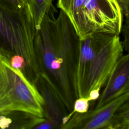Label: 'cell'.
Returning a JSON list of instances; mask_svg holds the SVG:
<instances>
[{
    "instance_id": "1",
    "label": "cell",
    "mask_w": 129,
    "mask_h": 129,
    "mask_svg": "<svg viewBox=\"0 0 129 129\" xmlns=\"http://www.w3.org/2000/svg\"><path fill=\"white\" fill-rule=\"evenodd\" d=\"M52 5L36 29L34 52L40 75L71 113L78 98L76 79L81 40L66 14L60 10L55 17Z\"/></svg>"
},
{
    "instance_id": "2",
    "label": "cell",
    "mask_w": 129,
    "mask_h": 129,
    "mask_svg": "<svg viewBox=\"0 0 129 129\" xmlns=\"http://www.w3.org/2000/svg\"><path fill=\"white\" fill-rule=\"evenodd\" d=\"M36 29L28 4L17 8L0 0V53L7 58L13 55L24 59L28 79L35 85L40 72L34 49Z\"/></svg>"
},
{
    "instance_id": "3",
    "label": "cell",
    "mask_w": 129,
    "mask_h": 129,
    "mask_svg": "<svg viewBox=\"0 0 129 129\" xmlns=\"http://www.w3.org/2000/svg\"><path fill=\"white\" fill-rule=\"evenodd\" d=\"M43 105L35 85L0 53V112L19 111L45 118Z\"/></svg>"
},
{
    "instance_id": "4",
    "label": "cell",
    "mask_w": 129,
    "mask_h": 129,
    "mask_svg": "<svg viewBox=\"0 0 129 129\" xmlns=\"http://www.w3.org/2000/svg\"><path fill=\"white\" fill-rule=\"evenodd\" d=\"M123 50L119 35H113L94 58L80 98H87L89 93L93 90L100 91L123 55Z\"/></svg>"
},
{
    "instance_id": "5",
    "label": "cell",
    "mask_w": 129,
    "mask_h": 129,
    "mask_svg": "<svg viewBox=\"0 0 129 129\" xmlns=\"http://www.w3.org/2000/svg\"><path fill=\"white\" fill-rule=\"evenodd\" d=\"M128 98L127 93L102 107L90 108L84 113L74 112L60 129H101L111 125L116 110Z\"/></svg>"
},
{
    "instance_id": "6",
    "label": "cell",
    "mask_w": 129,
    "mask_h": 129,
    "mask_svg": "<svg viewBox=\"0 0 129 129\" xmlns=\"http://www.w3.org/2000/svg\"><path fill=\"white\" fill-rule=\"evenodd\" d=\"M129 93V53L122 55L111 73L95 108L102 107Z\"/></svg>"
},
{
    "instance_id": "7",
    "label": "cell",
    "mask_w": 129,
    "mask_h": 129,
    "mask_svg": "<svg viewBox=\"0 0 129 129\" xmlns=\"http://www.w3.org/2000/svg\"><path fill=\"white\" fill-rule=\"evenodd\" d=\"M113 34L103 32L94 33L81 40L80 54L77 72V89L80 97L91 63L101 48Z\"/></svg>"
},
{
    "instance_id": "8",
    "label": "cell",
    "mask_w": 129,
    "mask_h": 129,
    "mask_svg": "<svg viewBox=\"0 0 129 129\" xmlns=\"http://www.w3.org/2000/svg\"><path fill=\"white\" fill-rule=\"evenodd\" d=\"M44 101V116L58 127L64 124L74 114L70 113L66 105L45 78L40 75L35 83Z\"/></svg>"
},
{
    "instance_id": "9",
    "label": "cell",
    "mask_w": 129,
    "mask_h": 129,
    "mask_svg": "<svg viewBox=\"0 0 129 129\" xmlns=\"http://www.w3.org/2000/svg\"><path fill=\"white\" fill-rule=\"evenodd\" d=\"M45 118L23 112H1L0 129H32Z\"/></svg>"
},
{
    "instance_id": "10",
    "label": "cell",
    "mask_w": 129,
    "mask_h": 129,
    "mask_svg": "<svg viewBox=\"0 0 129 129\" xmlns=\"http://www.w3.org/2000/svg\"><path fill=\"white\" fill-rule=\"evenodd\" d=\"M84 0H57V6L70 19L80 40L84 39L82 8Z\"/></svg>"
},
{
    "instance_id": "11",
    "label": "cell",
    "mask_w": 129,
    "mask_h": 129,
    "mask_svg": "<svg viewBox=\"0 0 129 129\" xmlns=\"http://www.w3.org/2000/svg\"><path fill=\"white\" fill-rule=\"evenodd\" d=\"M53 0H27L34 19L36 29H38L44 16L48 13L52 6Z\"/></svg>"
},
{
    "instance_id": "12",
    "label": "cell",
    "mask_w": 129,
    "mask_h": 129,
    "mask_svg": "<svg viewBox=\"0 0 129 129\" xmlns=\"http://www.w3.org/2000/svg\"><path fill=\"white\" fill-rule=\"evenodd\" d=\"M111 125L117 128L129 129V98L116 110Z\"/></svg>"
},
{
    "instance_id": "13",
    "label": "cell",
    "mask_w": 129,
    "mask_h": 129,
    "mask_svg": "<svg viewBox=\"0 0 129 129\" xmlns=\"http://www.w3.org/2000/svg\"><path fill=\"white\" fill-rule=\"evenodd\" d=\"M90 107V102L87 98H79L74 102L73 112L80 113H86L89 110Z\"/></svg>"
},
{
    "instance_id": "14",
    "label": "cell",
    "mask_w": 129,
    "mask_h": 129,
    "mask_svg": "<svg viewBox=\"0 0 129 129\" xmlns=\"http://www.w3.org/2000/svg\"><path fill=\"white\" fill-rule=\"evenodd\" d=\"M121 32L123 38V40L122 41L123 49L127 53H129V17L125 18Z\"/></svg>"
},
{
    "instance_id": "15",
    "label": "cell",
    "mask_w": 129,
    "mask_h": 129,
    "mask_svg": "<svg viewBox=\"0 0 129 129\" xmlns=\"http://www.w3.org/2000/svg\"><path fill=\"white\" fill-rule=\"evenodd\" d=\"M32 129H60V128L50 120L45 118L34 125Z\"/></svg>"
},
{
    "instance_id": "16",
    "label": "cell",
    "mask_w": 129,
    "mask_h": 129,
    "mask_svg": "<svg viewBox=\"0 0 129 129\" xmlns=\"http://www.w3.org/2000/svg\"><path fill=\"white\" fill-rule=\"evenodd\" d=\"M125 18L129 17V0H117Z\"/></svg>"
},
{
    "instance_id": "17",
    "label": "cell",
    "mask_w": 129,
    "mask_h": 129,
    "mask_svg": "<svg viewBox=\"0 0 129 129\" xmlns=\"http://www.w3.org/2000/svg\"><path fill=\"white\" fill-rule=\"evenodd\" d=\"M7 2L11 4L14 6L21 8L25 7L28 4L27 0H4Z\"/></svg>"
},
{
    "instance_id": "18",
    "label": "cell",
    "mask_w": 129,
    "mask_h": 129,
    "mask_svg": "<svg viewBox=\"0 0 129 129\" xmlns=\"http://www.w3.org/2000/svg\"><path fill=\"white\" fill-rule=\"evenodd\" d=\"M100 91L97 90H93L91 91L87 96V98L90 102L97 100L100 96Z\"/></svg>"
},
{
    "instance_id": "19",
    "label": "cell",
    "mask_w": 129,
    "mask_h": 129,
    "mask_svg": "<svg viewBox=\"0 0 129 129\" xmlns=\"http://www.w3.org/2000/svg\"><path fill=\"white\" fill-rule=\"evenodd\" d=\"M101 129H114V127L112 125H110L104 127H103V128H102Z\"/></svg>"
},
{
    "instance_id": "20",
    "label": "cell",
    "mask_w": 129,
    "mask_h": 129,
    "mask_svg": "<svg viewBox=\"0 0 129 129\" xmlns=\"http://www.w3.org/2000/svg\"><path fill=\"white\" fill-rule=\"evenodd\" d=\"M114 129H127V128H117L114 127Z\"/></svg>"
}]
</instances>
